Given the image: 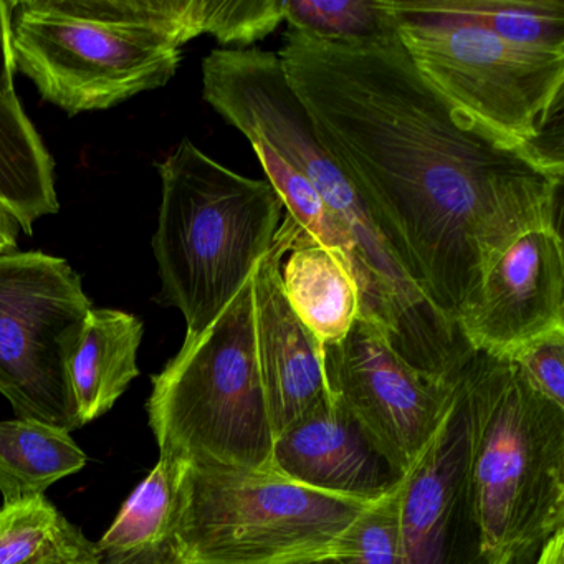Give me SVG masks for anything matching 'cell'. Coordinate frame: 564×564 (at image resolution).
Returning <instances> with one entry per match:
<instances>
[{"instance_id": "1", "label": "cell", "mask_w": 564, "mask_h": 564, "mask_svg": "<svg viewBox=\"0 0 564 564\" xmlns=\"http://www.w3.org/2000/svg\"><path fill=\"white\" fill-rule=\"evenodd\" d=\"M279 57L319 143L448 322L507 243L557 227L563 163L448 100L399 37L341 44L289 28Z\"/></svg>"}, {"instance_id": "2", "label": "cell", "mask_w": 564, "mask_h": 564, "mask_svg": "<svg viewBox=\"0 0 564 564\" xmlns=\"http://www.w3.org/2000/svg\"><path fill=\"white\" fill-rule=\"evenodd\" d=\"M203 87L204 100L252 144L295 240L319 243L351 270L359 316L415 371L438 384L454 381L474 349L409 279L355 184L319 143L279 52L217 48L203 61Z\"/></svg>"}, {"instance_id": "3", "label": "cell", "mask_w": 564, "mask_h": 564, "mask_svg": "<svg viewBox=\"0 0 564 564\" xmlns=\"http://www.w3.org/2000/svg\"><path fill=\"white\" fill-rule=\"evenodd\" d=\"M458 379L485 547L500 563L533 564L564 528V408L538 394L505 356L474 349Z\"/></svg>"}, {"instance_id": "4", "label": "cell", "mask_w": 564, "mask_h": 564, "mask_svg": "<svg viewBox=\"0 0 564 564\" xmlns=\"http://www.w3.org/2000/svg\"><path fill=\"white\" fill-rule=\"evenodd\" d=\"M163 197L153 237L161 296L199 335L272 250L283 204L269 181L234 173L189 140L158 166Z\"/></svg>"}, {"instance_id": "5", "label": "cell", "mask_w": 564, "mask_h": 564, "mask_svg": "<svg viewBox=\"0 0 564 564\" xmlns=\"http://www.w3.org/2000/svg\"><path fill=\"white\" fill-rule=\"evenodd\" d=\"M375 503L315 490L273 470L180 462L173 561L292 564L349 557L356 523Z\"/></svg>"}, {"instance_id": "6", "label": "cell", "mask_w": 564, "mask_h": 564, "mask_svg": "<svg viewBox=\"0 0 564 564\" xmlns=\"http://www.w3.org/2000/svg\"><path fill=\"white\" fill-rule=\"evenodd\" d=\"M151 382L147 409L160 457L272 470L253 276L204 332L184 338Z\"/></svg>"}, {"instance_id": "7", "label": "cell", "mask_w": 564, "mask_h": 564, "mask_svg": "<svg viewBox=\"0 0 564 564\" xmlns=\"http://www.w3.org/2000/svg\"><path fill=\"white\" fill-rule=\"evenodd\" d=\"M9 34L15 70L70 117L164 87L183 58L158 35L90 18L74 0H11Z\"/></svg>"}, {"instance_id": "8", "label": "cell", "mask_w": 564, "mask_h": 564, "mask_svg": "<svg viewBox=\"0 0 564 564\" xmlns=\"http://www.w3.org/2000/svg\"><path fill=\"white\" fill-rule=\"evenodd\" d=\"M91 308L67 260L0 253V394L19 419L82 427L70 361Z\"/></svg>"}, {"instance_id": "9", "label": "cell", "mask_w": 564, "mask_h": 564, "mask_svg": "<svg viewBox=\"0 0 564 564\" xmlns=\"http://www.w3.org/2000/svg\"><path fill=\"white\" fill-rule=\"evenodd\" d=\"M398 18L402 47L437 90L541 151L550 118L563 105L564 52L511 44L468 22Z\"/></svg>"}, {"instance_id": "10", "label": "cell", "mask_w": 564, "mask_h": 564, "mask_svg": "<svg viewBox=\"0 0 564 564\" xmlns=\"http://www.w3.org/2000/svg\"><path fill=\"white\" fill-rule=\"evenodd\" d=\"M319 352L328 394L408 474L437 432L455 381L438 384L415 371L395 355L379 326L361 316L345 338Z\"/></svg>"}, {"instance_id": "11", "label": "cell", "mask_w": 564, "mask_h": 564, "mask_svg": "<svg viewBox=\"0 0 564 564\" xmlns=\"http://www.w3.org/2000/svg\"><path fill=\"white\" fill-rule=\"evenodd\" d=\"M399 495V564H503L485 547L475 514L458 375L447 412Z\"/></svg>"}, {"instance_id": "12", "label": "cell", "mask_w": 564, "mask_h": 564, "mask_svg": "<svg viewBox=\"0 0 564 564\" xmlns=\"http://www.w3.org/2000/svg\"><path fill=\"white\" fill-rule=\"evenodd\" d=\"M457 326L471 349L505 358L564 329L563 240L557 227H534L507 243L488 263Z\"/></svg>"}, {"instance_id": "13", "label": "cell", "mask_w": 564, "mask_h": 564, "mask_svg": "<svg viewBox=\"0 0 564 564\" xmlns=\"http://www.w3.org/2000/svg\"><path fill=\"white\" fill-rule=\"evenodd\" d=\"M272 470L305 487L366 503L388 497L405 477L358 419L329 394L276 435Z\"/></svg>"}, {"instance_id": "14", "label": "cell", "mask_w": 564, "mask_h": 564, "mask_svg": "<svg viewBox=\"0 0 564 564\" xmlns=\"http://www.w3.org/2000/svg\"><path fill=\"white\" fill-rule=\"evenodd\" d=\"M295 236L285 214L272 250L253 272L257 352L275 437L328 395L318 343L290 308L280 280Z\"/></svg>"}, {"instance_id": "15", "label": "cell", "mask_w": 564, "mask_h": 564, "mask_svg": "<svg viewBox=\"0 0 564 564\" xmlns=\"http://www.w3.org/2000/svg\"><path fill=\"white\" fill-rule=\"evenodd\" d=\"M143 322L121 310L91 308L70 361V382L80 424L107 414L140 376L138 349Z\"/></svg>"}, {"instance_id": "16", "label": "cell", "mask_w": 564, "mask_h": 564, "mask_svg": "<svg viewBox=\"0 0 564 564\" xmlns=\"http://www.w3.org/2000/svg\"><path fill=\"white\" fill-rule=\"evenodd\" d=\"M280 280L286 303L319 348L345 338L361 315V295L351 270L313 240H293Z\"/></svg>"}, {"instance_id": "17", "label": "cell", "mask_w": 564, "mask_h": 564, "mask_svg": "<svg viewBox=\"0 0 564 564\" xmlns=\"http://www.w3.org/2000/svg\"><path fill=\"white\" fill-rule=\"evenodd\" d=\"M0 206L28 236L61 210L55 163L18 95H0Z\"/></svg>"}, {"instance_id": "18", "label": "cell", "mask_w": 564, "mask_h": 564, "mask_svg": "<svg viewBox=\"0 0 564 564\" xmlns=\"http://www.w3.org/2000/svg\"><path fill=\"white\" fill-rule=\"evenodd\" d=\"M180 462L160 457L97 543L101 564H174L171 550Z\"/></svg>"}, {"instance_id": "19", "label": "cell", "mask_w": 564, "mask_h": 564, "mask_svg": "<svg viewBox=\"0 0 564 564\" xmlns=\"http://www.w3.org/2000/svg\"><path fill=\"white\" fill-rule=\"evenodd\" d=\"M87 465L70 432L35 419L0 422V495L4 503L41 497Z\"/></svg>"}, {"instance_id": "20", "label": "cell", "mask_w": 564, "mask_h": 564, "mask_svg": "<svg viewBox=\"0 0 564 564\" xmlns=\"http://www.w3.org/2000/svg\"><path fill=\"white\" fill-rule=\"evenodd\" d=\"M395 15L452 19L524 47L564 52L563 0H382Z\"/></svg>"}, {"instance_id": "21", "label": "cell", "mask_w": 564, "mask_h": 564, "mask_svg": "<svg viewBox=\"0 0 564 564\" xmlns=\"http://www.w3.org/2000/svg\"><path fill=\"white\" fill-rule=\"evenodd\" d=\"M88 561H100L97 544L87 540L44 495L0 508V564Z\"/></svg>"}, {"instance_id": "22", "label": "cell", "mask_w": 564, "mask_h": 564, "mask_svg": "<svg viewBox=\"0 0 564 564\" xmlns=\"http://www.w3.org/2000/svg\"><path fill=\"white\" fill-rule=\"evenodd\" d=\"M290 29L323 41L356 44L398 39V15L382 0H285Z\"/></svg>"}, {"instance_id": "23", "label": "cell", "mask_w": 564, "mask_h": 564, "mask_svg": "<svg viewBox=\"0 0 564 564\" xmlns=\"http://www.w3.org/2000/svg\"><path fill=\"white\" fill-rule=\"evenodd\" d=\"M402 485V484H401ZM399 491L376 501L356 523L345 564H399Z\"/></svg>"}, {"instance_id": "24", "label": "cell", "mask_w": 564, "mask_h": 564, "mask_svg": "<svg viewBox=\"0 0 564 564\" xmlns=\"http://www.w3.org/2000/svg\"><path fill=\"white\" fill-rule=\"evenodd\" d=\"M510 359L538 394L564 408V329L533 339Z\"/></svg>"}, {"instance_id": "25", "label": "cell", "mask_w": 564, "mask_h": 564, "mask_svg": "<svg viewBox=\"0 0 564 564\" xmlns=\"http://www.w3.org/2000/svg\"><path fill=\"white\" fill-rule=\"evenodd\" d=\"M9 28H11V2L0 0V95H15V64Z\"/></svg>"}, {"instance_id": "26", "label": "cell", "mask_w": 564, "mask_h": 564, "mask_svg": "<svg viewBox=\"0 0 564 564\" xmlns=\"http://www.w3.org/2000/svg\"><path fill=\"white\" fill-rule=\"evenodd\" d=\"M21 226L18 220L0 206V253L15 252Z\"/></svg>"}, {"instance_id": "27", "label": "cell", "mask_w": 564, "mask_h": 564, "mask_svg": "<svg viewBox=\"0 0 564 564\" xmlns=\"http://www.w3.org/2000/svg\"><path fill=\"white\" fill-rule=\"evenodd\" d=\"M533 564H564V528L543 544Z\"/></svg>"}, {"instance_id": "28", "label": "cell", "mask_w": 564, "mask_h": 564, "mask_svg": "<svg viewBox=\"0 0 564 564\" xmlns=\"http://www.w3.org/2000/svg\"><path fill=\"white\" fill-rule=\"evenodd\" d=\"M292 564H345L341 561V557H318V560H306L299 561V563Z\"/></svg>"}, {"instance_id": "29", "label": "cell", "mask_w": 564, "mask_h": 564, "mask_svg": "<svg viewBox=\"0 0 564 564\" xmlns=\"http://www.w3.org/2000/svg\"><path fill=\"white\" fill-rule=\"evenodd\" d=\"M61 564H101L100 561H88V563H61Z\"/></svg>"}]
</instances>
